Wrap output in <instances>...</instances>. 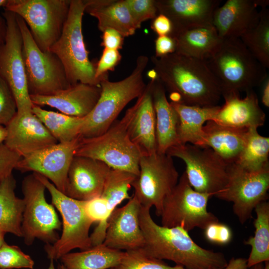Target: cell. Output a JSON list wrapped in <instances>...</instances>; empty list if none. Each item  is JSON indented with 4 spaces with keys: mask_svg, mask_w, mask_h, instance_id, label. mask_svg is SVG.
Instances as JSON below:
<instances>
[{
    "mask_svg": "<svg viewBox=\"0 0 269 269\" xmlns=\"http://www.w3.org/2000/svg\"><path fill=\"white\" fill-rule=\"evenodd\" d=\"M149 208L140 206L139 223L144 244L142 249L149 256L174 262L185 269H224L228 264L224 255L197 245L180 227L157 224Z\"/></svg>",
    "mask_w": 269,
    "mask_h": 269,
    "instance_id": "obj_1",
    "label": "cell"
},
{
    "mask_svg": "<svg viewBox=\"0 0 269 269\" xmlns=\"http://www.w3.org/2000/svg\"><path fill=\"white\" fill-rule=\"evenodd\" d=\"M158 79L169 93H177L181 102L199 107L218 106L222 97L219 81L204 60L175 52L150 58Z\"/></svg>",
    "mask_w": 269,
    "mask_h": 269,
    "instance_id": "obj_2",
    "label": "cell"
},
{
    "mask_svg": "<svg viewBox=\"0 0 269 269\" xmlns=\"http://www.w3.org/2000/svg\"><path fill=\"white\" fill-rule=\"evenodd\" d=\"M205 62L219 82L222 96L253 90L268 76L267 69L253 56L240 38L221 39Z\"/></svg>",
    "mask_w": 269,
    "mask_h": 269,
    "instance_id": "obj_3",
    "label": "cell"
},
{
    "mask_svg": "<svg viewBox=\"0 0 269 269\" xmlns=\"http://www.w3.org/2000/svg\"><path fill=\"white\" fill-rule=\"evenodd\" d=\"M148 60L146 56L140 55L133 72L125 79L111 82L107 77L101 81L99 99L91 112L83 118L80 136L92 137L105 133L126 106L142 95L146 86L143 74Z\"/></svg>",
    "mask_w": 269,
    "mask_h": 269,
    "instance_id": "obj_4",
    "label": "cell"
},
{
    "mask_svg": "<svg viewBox=\"0 0 269 269\" xmlns=\"http://www.w3.org/2000/svg\"><path fill=\"white\" fill-rule=\"evenodd\" d=\"M133 111L132 106L121 120L115 121L102 134L92 137L80 136L75 156L98 160L111 168L127 171L137 176L139 160L143 155L131 140L128 132Z\"/></svg>",
    "mask_w": 269,
    "mask_h": 269,
    "instance_id": "obj_5",
    "label": "cell"
},
{
    "mask_svg": "<svg viewBox=\"0 0 269 269\" xmlns=\"http://www.w3.org/2000/svg\"><path fill=\"white\" fill-rule=\"evenodd\" d=\"M85 0H71L67 19L62 33L50 51L59 58L70 85L82 83L99 86L95 77L96 63L88 57L82 33Z\"/></svg>",
    "mask_w": 269,
    "mask_h": 269,
    "instance_id": "obj_6",
    "label": "cell"
},
{
    "mask_svg": "<svg viewBox=\"0 0 269 269\" xmlns=\"http://www.w3.org/2000/svg\"><path fill=\"white\" fill-rule=\"evenodd\" d=\"M34 173L50 194L52 204L58 210L62 218L61 237L55 243L48 244L45 247L49 259L53 261L60 259L75 249L84 251L92 247L89 230L94 222L85 211V201L68 196L47 178Z\"/></svg>",
    "mask_w": 269,
    "mask_h": 269,
    "instance_id": "obj_7",
    "label": "cell"
},
{
    "mask_svg": "<svg viewBox=\"0 0 269 269\" xmlns=\"http://www.w3.org/2000/svg\"><path fill=\"white\" fill-rule=\"evenodd\" d=\"M16 15L22 36V57L30 95H51L68 88L71 85L59 58L50 51H42L25 21Z\"/></svg>",
    "mask_w": 269,
    "mask_h": 269,
    "instance_id": "obj_8",
    "label": "cell"
},
{
    "mask_svg": "<svg viewBox=\"0 0 269 269\" xmlns=\"http://www.w3.org/2000/svg\"><path fill=\"white\" fill-rule=\"evenodd\" d=\"M71 0H7L4 9L23 19L39 48L50 51L60 37Z\"/></svg>",
    "mask_w": 269,
    "mask_h": 269,
    "instance_id": "obj_9",
    "label": "cell"
},
{
    "mask_svg": "<svg viewBox=\"0 0 269 269\" xmlns=\"http://www.w3.org/2000/svg\"><path fill=\"white\" fill-rule=\"evenodd\" d=\"M212 196L195 190L184 171L163 201L160 215L161 226L180 227L188 232L195 228L205 230L210 224L219 222L207 210L208 200Z\"/></svg>",
    "mask_w": 269,
    "mask_h": 269,
    "instance_id": "obj_10",
    "label": "cell"
},
{
    "mask_svg": "<svg viewBox=\"0 0 269 269\" xmlns=\"http://www.w3.org/2000/svg\"><path fill=\"white\" fill-rule=\"evenodd\" d=\"M45 189L34 173L25 177L22 181L24 201L22 237L28 245L35 239L53 244L59 238L57 231L60 229L61 224L54 206L46 201Z\"/></svg>",
    "mask_w": 269,
    "mask_h": 269,
    "instance_id": "obj_11",
    "label": "cell"
},
{
    "mask_svg": "<svg viewBox=\"0 0 269 269\" xmlns=\"http://www.w3.org/2000/svg\"><path fill=\"white\" fill-rule=\"evenodd\" d=\"M166 153L184 162L189 183L196 191L213 196L226 186L230 165L210 148L186 143L171 147Z\"/></svg>",
    "mask_w": 269,
    "mask_h": 269,
    "instance_id": "obj_12",
    "label": "cell"
},
{
    "mask_svg": "<svg viewBox=\"0 0 269 269\" xmlns=\"http://www.w3.org/2000/svg\"><path fill=\"white\" fill-rule=\"evenodd\" d=\"M139 174L132 183L135 196L141 206H154L160 216L165 198L177 184L179 174L172 157L157 152L142 155Z\"/></svg>",
    "mask_w": 269,
    "mask_h": 269,
    "instance_id": "obj_13",
    "label": "cell"
},
{
    "mask_svg": "<svg viewBox=\"0 0 269 269\" xmlns=\"http://www.w3.org/2000/svg\"><path fill=\"white\" fill-rule=\"evenodd\" d=\"M269 188V167L250 172L235 164L230 165L225 187L214 196L233 203V210L241 224L252 216L253 210L267 201Z\"/></svg>",
    "mask_w": 269,
    "mask_h": 269,
    "instance_id": "obj_14",
    "label": "cell"
},
{
    "mask_svg": "<svg viewBox=\"0 0 269 269\" xmlns=\"http://www.w3.org/2000/svg\"><path fill=\"white\" fill-rule=\"evenodd\" d=\"M6 23L4 44L0 52V75L15 98L17 112H31L33 106L28 92L22 57L23 39L15 14L4 10Z\"/></svg>",
    "mask_w": 269,
    "mask_h": 269,
    "instance_id": "obj_15",
    "label": "cell"
},
{
    "mask_svg": "<svg viewBox=\"0 0 269 269\" xmlns=\"http://www.w3.org/2000/svg\"><path fill=\"white\" fill-rule=\"evenodd\" d=\"M80 136L66 142H58L21 158L15 169L32 171L46 178L65 194L68 170Z\"/></svg>",
    "mask_w": 269,
    "mask_h": 269,
    "instance_id": "obj_16",
    "label": "cell"
},
{
    "mask_svg": "<svg viewBox=\"0 0 269 269\" xmlns=\"http://www.w3.org/2000/svg\"><path fill=\"white\" fill-rule=\"evenodd\" d=\"M269 3L268 0H228L215 10L212 25L221 39L240 38L258 23V7Z\"/></svg>",
    "mask_w": 269,
    "mask_h": 269,
    "instance_id": "obj_17",
    "label": "cell"
},
{
    "mask_svg": "<svg viewBox=\"0 0 269 269\" xmlns=\"http://www.w3.org/2000/svg\"><path fill=\"white\" fill-rule=\"evenodd\" d=\"M140 206L133 195L126 205L116 208L108 220L103 244L120 251L142 248L144 240L138 218Z\"/></svg>",
    "mask_w": 269,
    "mask_h": 269,
    "instance_id": "obj_18",
    "label": "cell"
},
{
    "mask_svg": "<svg viewBox=\"0 0 269 269\" xmlns=\"http://www.w3.org/2000/svg\"><path fill=\"white\" fill-rule=\"evenodd\" d=\"M5 127L3 143L21 157L58 143L32 111L17 112Z\"/></svg>",
    "mask_w": 269,
    "mask_h": 269,
    "instance_id": "obj_19",
    "label": "cell"
},
{
    "mask_svg": "<svg viewBox=\"0 0 269 269\" xmlns=\"http://www.w3.org/2000/svg\"><path fill=\"white\" fill-rule=\"evenodd\" d=\"M158 13L168 17L172 25L170 36L212 25L214 13L220 0H155Z\"/></svg>",
    "mask_w": 269,
    "mask_h": 269,
    "instance_id": "obj_20",
    "label": "cell"
},
{
    "mask_svg": "<svg viewBox=\"0 0 269 269\" xmlns=\"http://www.w3.org/2000/svg\"><path fill=\"white\" fill-rule=\"evenodd\" d=\"M110 169L100 160L74 156L68 170L65 194L82 201L100 197Z\"/></svg>",
    "mask_w": 269,
    "mask_h": 269,
    "instance_id": "obj_21",
    "label": "cell"
},
{
    "mask_svg": "<svg viewBox=\"0 0 269 269\" xmlns=\"http://www.w3.org/2000/svg\"><path fill=\"white\" fill-rule=\"evenodd\" d=\"M101 92L100 86L77 83L53 95H30V97L34 105L48 106L62 114L84 118L96 105Z\"/></svg>",
    "mask_w": 269,
    "mask_h": 269,
    "instance_id": "obj_22",
    "label": "cell"
},
{
    "mask_svg": "<svg viewBox=\"0 0 269 269\" xmlns=\"http://www.w3.org/2000/svg\"><path fill=\"white\" fill-rule=\"evenodd\" d=\"M241 98L239 93L223 96L225 103L220 106L213 121L230 127L250 129L263 126L266 115L259 104L258 96L253 90L246 92Z\"/></svg>",
    "mask_w": 269,
    "mask_h": 269,
    "instance_id": "obj_23",
    "label": "cell"
},
{
    "mask_svg": "<svg viewBox=\"0 0 269 269\" xmlns=\"http://www.w3.org/2000/svg\"><path fill=\"white\" fill-rule=\"evenodd\" d=\"M153 81L150 80L133 106V111L128 125L131 139L143 155L157 151L155 114L152 97Z\"/></svg>",
    "mask_w": 269,
    "mask_h": 269,
    "instance_id": "obj_24",
    "label": "cell"
},
{
    "mask_svg": "<svg viewBox=\"0 0 269 269\" xmlns=\"http://www.w3.org/2000/svg\"><path fill=\"white\" fill-rule=\"evenodd\" d=\"M152 97L156 120V152L164 154L170 147L179 144V117L168 101L165 88L158 79L153 81Z\"/></svg>",
    "mask_w": 269,
    "mask_h": 269,
    "instance_id": "obj_25",
    "label": "cell"
},
{
    "mask_svg": "<svg viewBox=\"0 0 269 269\" xmlns=\"http://www.w3.org/2000/svg\"><path fill=\"white\" fill-rule=\"evenodd\" d=\"M250 129L208 121L203 128V147L210 148L229 165L234 164L245 146Z\"/></svg>",
    "mask_w": 269,
    "mask_h": 269,
    "instance_id": "obj_26",
    "label": "cell"
},
{
    "mask_svg": "<svg viewBox=\"0 0 269 269\" xmlns=\"http://www.w3.org/2000/svg\"><path fill=\"white\" fill-rule=\"evenodd\" d=\"M85 12L95 17L102 32L113 29L123 37L134 35L137 29L125 0H85Z\"/></svg>",
    "mask_w": 269,
    "mask_h": 269,
    "instance_id": "obj_27",
    "label": "cell"
},
{
    "mask_svg": "<svg viewBox=\"0 0 269 269\" xmlns=\"http://www.w3.org/2000/svg\"><path fill=\"white\" fill-rule=\"evenodd\" d=\"M170 103L179 117V144L190 143L203 147V126L207 121L213 119L220 106L203 107Z\"/></svg>",
    "mask_w": 269,
    "mask_h": 269,
    "instance_id": "obj_28",
    "label": "cell"
},
{
    "mask_svg": "<svg viewBox=\"0 0 269 269\" xmlns=\"http://www.w3.org/2000/svg\"><path fill=\"white\" fill-rule=\"evenodd\" d=\"M173 38L176 44L175 53L204 61L221 40L213 25L188 30Z\"/></svg>",
    "mask_w": 269,
    "mask_h": 269,
    "instance_id": "obj_29",
    "label": "cell"
},
{
    "mask_svg": "<svg viewBox=\"0 0 269 269\" xmlns=\"http://www.w3.org/2000/svg\"><path fill=\"white\" fill-rule=\"evenodd\" d=\"M124 253L102 243L86 250L68 253L60 260L66 269H108L117 266Z\"/></svg>",
    "mask_w": 269,
    "mask_h": 269,
    "instance_id": "obj_30",
    "label": "cell"
},
{
    "mask_svg": "<svg viewBox=\"0 0 269 269\" xmlns=\"http://www.w3.org/2000/svg\"><path fill=\"white\" fill-rule=\"evenodd\" d=\"M15 187L12 174L0 184V231L22 237L24 201L16 196Z\"/></svg>",
    "mask_w": 269,
    "mask_h": 269,
    "instance_id": "obj_31",
    "label": "cell"
},
{
    "mask_svg": "<svg viewBox=\"0 0 269 269\" xmlns=\"http://www.w3.org/2000/svg\"><path fill=\"white\" fill-rule=\"evenodd\" d=\"M257 217L254 220V236L250 237L245 244L251 246L247 259L249 268L269 261V203L267 201L258 204L255 208Z\"/></svg>",
    "mask_w": 269,
    "mask_h": 269,
    "instance_id": "obj_32",
    "label": "cell"
},
{
    "mask_svg": "<svg viewBox=\"0 0 269 269\" xmlns=\"http://www.w3.org/2000/svg\"><path fill=\"white\" fill-rule=\"evenodd\" d=\"M32 112L40 120L58 142L70 141L79 136L83 118L47 111L33 105Z\"/></svg>",
    "mask_w": 269,
    "mask_h": 269,
    "instance_id": "obj_33",
    "label": "cell"
},
{
    "mask_svg": "<svg viewBox=\"0 0 269 269\" xmlns=\"http://www.w3.org/2000/svg\"><path fill=\"white\" fill-rule=\"evenodd\" d=\"M257 129L249 130L245 146L234 163L253 172L269 167V138L260 135Z\"/></svg>",
    "mask_w": 269,
    "mask_h": 269,
    "instance_id": "obj_34",
    "label": "cell"
},
{
    "mask_svg": "<svg viewBox=\"0 0 269 269\" xmlns=\"http://www.w3.org/2000/svg\"><path fill=\"white\" fill-rule=\"evenodd\" d=\"M253 56L266 69L269 68V10L262 7L257 25L240 38Z\"/></svg>",
    "mask_w": 269,
    "mask_h": 269,
    "instance_id": "obj_35",
    "label": "cell"
},
{
    "mask_svg": "<svg viewBox=\"0 0 269 269\" xmlns=\"http://www.w3.org/2000/svg\"><path fill=\"white\" fill-rule=\"evenodd\" d=\"M136 177L135 175L127 171L110 169L100 196L107 201L110 216L122 201L131 198L129 191Z\"/></svg>",
    "mask_w": 269,
    "mask_h": 269,
    "instance_id": "obj_36",
    "label": "cell"
},
{
    "mask_svg": "<svg viewBox=\"0 0 269 269\" xmlns=\"http://www.w3.org/2000/svg\"><path fill=\"white\" fill-rule=\"evenodd\" d=\"M112 269H185L180 265L170 266L162 260L148 256L142 249L125 251L120 263Z\"/></svg>",
    "mask_w": 269,
    "mask_h": 269,
    "instance_id": "obj_37",
    "label": "cell"
},
{
    "mask_svg": "<svg viewBox=\"0 0 269 269\" xmlns=\"http://www.w3.org/2000/svg\"><path fill=\"white\" fill-rule=\"evenodd\" d=\"M34 265L32 258L17 246L5 242L0 249V269H32Z\"/></svg>",
    "mask_w": 269,
    "mask_h": 269,
    "instance_id": "obj_38",
    "label": "cell"
},
{
    "mask_svg": "<svg viewBox=\"0 0 269 269\" xmlns=\"http://www.w3.org/2000/svg\"><path fill=\"white\" fill-rule=\"evenodd\" d=\"M137 29L141 23L153 19L158 13L155 0H125Z\"/></svg>",
    "mask_w": 269,
    "mask_h": 269,
    "instance_id": "obj_39",
    "label": "cell"
},
{
    "mask_svg": "<svg viewBox=\"0 0 269 269\" xmlns=\"http://www.w3.org/2000/svg\"><path fill=\"white\" fill-rule=\"evenodd\" d=\"M16 113L14 95L7 82L0 75V125L6 126Z\"/></svg>",
    "mask_w": 269,
    "mask_h": 269,
    "instance_id": "obj_40",
    "label": "cell"
},
{
    "mask_svg": "<svg viewBox=\"0 0 269 269\" xmlns=\"http://www.w3.org/2000/svg\"><path fill=\"white\" fill-rule=\"evenodd\" d=\"M122 59L118 50L104 48L100 59L96 63L95 77L102 81L108 77V71H114Z\"/></svg>",
    "mask_w": 269,
    "mask_h": 269,
    "instance_id": "obj_41",
    "label": "cell"
},
{
    "mask_svg": "<svg viewBox=\"0 0 269 269\" xmlns=\"http://www.w3.org/2000/svg\"><path fill=\"white\" fill-rule=\"evenodd\" d=\"M205 236L211 243L218 245H226L232 239L231 228L219 221L212 223L205 229Z\"/></svg>",
    "mask_w": 269,
    "mask_h": 269,
    "instance_id": "obj_42",
    "label": "cell"
},
{
    "mask_svg": "<svg viewBox=\"0 0 269 269\" xmlns=\"http://www.w3.org/2000/svg\"><path fill=\"white\" fill-rule=\"evenodd\" d=\"M21 158L18 154L10 149L4 143L0 144V184L12 174Z\"/></svg>",
    "mask_w": 269,
    "mask_h": 269,
    "instance_id": "obj_43",
    "label": "cell"
},
{
    "mask_svg": "<svg viewBox=\"0 0 269 269\" xmlns=\"http://www.w3.org/2000/svg\"><path fill=\"white\" fill-rule=\"evenodd\" d=\"M176 40L170 35L158 36L155 40L154 56L161 57L176 51Z\"/></svg>",
    "mask_w": 269,
    "mask_h": 269,
    "instance_id": "obj_44",
    "label": "cell"
},
{
    "mask_svg": "<svg viewBox=\"0 0 269 269\" xmlns=\"http://www.w3.org/2000/svg\"><path fill=\"white\" fill-rule=\"evenodd\" d=\"M101 45L104 48L118 50L123 48L124 37L117 31L109 28L103 32Z\"/></svg>",
    "mask_w": 269,
    "mask_h": 269,
    "instance_id": "obj_45",
    "label": "cell"
},
{
    "mask_svg": "<svg viewBox=\"0 0 269 269\" xmlns=\"http://www.w3.org/2000/svg\"><path fill=\"white\" fill-rule=\"evenodd\" d=\"M150 27L158 36L170 35L172 31V25L169 18L160 13L152 19Z\"/></svg>",
    "mask_w": 269,
    "mask_h": 269,
    "instance_id": "obj_46",
    "label": "cell"
},
{
    "mask_svg": "<svg viewBox=\"0 0 269 269\" xmlns=\"http://www.w3.org/2000/svg\"><path fill=\"white\" fill-rule=\"evenodd\" d=\"M247 259L244 258H232L224 269H249Z\"/></svg>",
    "mask_w": 269,
    "mask_h": 269,
    "instance_id": "obj_47",
    "label": "cell"
},
{
    "mask_svg": "<svg viewBox=\"0 0 269 269\" xmlns=\"http://www.w3.org/2000/svg\"><path fill=\"white\" fill-rule=\"evenodd\" d=\"M262 85V102L266 107H269V78L268 76L264 80Z\"/></svg>",
    "mask_w": 269,
    "mask_h": 269,
    "instance_id": "obj_48",
    "label": "cell"
},
{
    "mask_svg": "<svg viewBox=\"0 0 269 269\" xmlns=\"http://www.w3.org/2000/svg\"><path fill=\"white\" fill-rule=\"evenodd\" d=\"M6 35V23L4 18L0 16V52L4 44Z\"/></svg>",
    "mask_w": 269,
    "mask_h": 269,
    "instance_id": "obj_49",
    "label": "cell"
},
{
    "mask_svg": "<svg viewBox=\"0 0 269 269\" xmlns=\"http://www.w3.org/2000/svg\"><path fill=\"white\" fill-rule=\"evenodd\" d=\"M7 135L5 126L0 125V144L3 143Z\"/></svg>",
    "mask_w": 269,
    "mask_h": 269,
    "instance_id": "obj_50",
    "label": "cell"
},
{
    "mask_svg": "<svg viewBox=\"0 0 269 269\" xmlns=\"http://www.w3.org/2000/svg\"><path fill=\"white\" fill-rule=\"evenodd\" d=\"M147 76L150 80H155L158 79L157 73L153 69L148 71Z\"/></svg>",
    "mask_w": 269,
    "mask_h": 269,
    "instance_id": "obj_51",
    "label": "cell"
},
{
    "mask_svg": "<svg viewBox=\"0 0 269 269\" xmlns=\"http://www.w3.org/2000/svg\"><path fill=\"white\" fill-rule=\"evenodd\" d=\"M5 233L4 232L0 231V249L3 246V245L5 243L4 241V235Z\"/></svg>",
    "mask_w": 269,
    "mask_h": 269,
    "instance_id": "obj_52",
    "label": "cell"
},
{
    "mask_svg": "<svg viewBox=\"0 0 269 269\" xmlns=\"http://www.w3.org/2000/svg\"><path fill=\"white\" fill-rule=\"evenodd\" d=\"M50 264L47 269H56L54 264V261L52 260H50ZM60 269H66V268L64 267L62 265H61Z\"/></svg>",
    "mask_w": 269,
    "mask_h": 269,
    "instance_id": "obj_53",
    "label": "cell"
},
{
    "mask_svg": "<svg viewBox=\"0 0 269 269\" xmlns=\"http://www.w3.org/2000/svg\"><path fill=\"white\" fill-rule=\"evenodd\" d=\"M263 263H260L251 267L249 269H263Z\"/></svg>",
    "mask_w": 269,
    "mask_h": 269,
    "instance_id": "obj_54",
    "label": "cell"
},
{
    "mask_svg": "<svg viewBox=\"0 0 269 269\" xmlns=\"http://www.w3.org/2000/svg\"><path fill=\"white\" fill-rule=\"evenodd\" d=\"M7 2V0H0V7H4Z\"/></svg>",
    "mask_w": 269,
    "mask_h": 269,
    "instance_id": "obj_55",
    "label": "cell"
},
{
    "mask_svg": "<svg viewBox=\"0 0 269 269\" xmlns=\"http://www.w3.org/2000/svg\"><path fill=\"white\" fill-rule=\"evenodd\" d=\"M264 263L265 264L264 265L263 269H269V261H267Z\"/></svg>",
    "mask_w": 269,
    "mask_h": 269,
    "instance_id": "obj_56",
    "label": "cell"
},
{
    "mask_svg": "<svg viewBox=\"0 0 269 269\" xmlns=\"http://www.w3.org/2000/svg\"></svg>",
    "mask_w": 269,
    "mask_h": 269,
    "instance_id": "obj_57",
    "label": "cell"
}]
</instances>
